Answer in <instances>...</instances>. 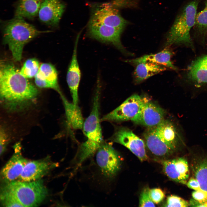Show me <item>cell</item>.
<instances>
[{
	"label": "cell",
	"instance_id": "obj_16",
	"mask_svg": "<svg viewBox=\"0 0 207 207\" xmlns=\"http://www.w3.org/2000/svg\"><path fill=\"white\" fill-rule=\"evenodd\" d=\"M163 170L166 175L175 182L186 184L189 176L187 162L183 158L166 160L162 162Z\"/></svg>",
	"mask_w": 207,
	"mask_h": 207
},
{
	"label": "cell",
	"instance_id": "obj_27",
	"mask_svg": "<svg viewBox=\"0 0 207 207\" xmlns=\"http://www.w3.org/2000/svg\"><path fill=\"white\" fill-rule=\"evenodd\" d=\"M194 26L200 34L205 35L207 33V0L205 2L204 9L196 14Z\"/></svg>",
	"mask_w": 207,
	"mask_h": 207
},
{
	"label": "cell",
	"instance_id": "obj_13",
	"mask_svg": "<svg viewBox=\"0 0 207 207\" xmlns=\"http://www.w3.org/2000/svg\"><path fill=\"white\" fill-rule=\"evenodd\" d=\"M14 148L13 155L3 167L1 172L2 179L6 183L18 178L29 161L22 154L20 143H17Z\"/></svg>",
	"mask_w": 207,
	"mask_h": 207
},
{
	"label": "cell",
	"instance_id": "obj_33",
	"mask_svg": "<svg viewBox=\"0 0 207 207\" xmlns=\"http://www.w3.org/2000/svg\"><path fill=\"white\" fill-rule=\"evenodd\" d=\"M186 185L188 187L194 190L200 189L198 181L194 177L191 178L187 181Z\"/></svg>",
	"mask_w": 207,
	"mask_h": 207
},
{
	"label": "cell",
	"instance_id": "obj_14",
	"mask_svg": "<svg viewBox=\"0 0 207 207\" xmlns=\"http://www.w3.org/2000/svg\"><path fill=\"white\" fill-rule=\"evenodd\" d=\"M177 126L172 122L164 119L154 127L158 136L174 151L184 143L183 133Z\"/></svg>",
	"mask_w": 207,
	"mask_h": 207
},
{
	"label": "cell",
	"instance_id": "obj_10",
	"mask_svg": "<svg viewBox=\"0 0 207 207\" xmlns=\"http://www.w3.org/2000/svg\"><path fill=\"white\" fill-rule=\"evenodd\" d=\"M90 20L122 30L127 23L116 9L107 4L95 6Z\"/></svg>",
	"mask_w": 207,
	"mask_h": 207
},
{
	"label": "cell",
	"instance_id": "obj_26",
	"mask_svg": "<svg viewBox=\"0 0 207 207\" xmlns=\"http://www.w3.org/2000/svg\"><path fill=\"white\" fill-rule=\"evenodd\" d=\"M40 66L37 59L34 58L29 59L24 62L20 72L27 78L34 77L39 70Z\"/></svg>",
	"mask_w": 207,
	"mask_h": 207
},
{
	"label": "cell",
	"instance_id": "obj_11",
	"mask_svg": "<svg viewBox=\"0 0 207 207\" xmlns=\"http://www.w3.org/2000/svg\"><path fill=\"white\" fill-rule=\"evenodd\" d=\"M165 114L163 108L144 100L141 109L131 120L137 124L152 127L157 126L164 120Z\"/></svg>",
	"mask_w": 207,
	"mask_h": 207
},
{
	"label": "cell",
	"instance_id": "obj_25",
	"mask_svg": "<svg viewBox=\"0 0 207 207\" xmlns=\"http://www.w3.org/2000/svg\"><path fill=\"white\" fill-rule=\"evenodd\" d=\"M41 2V0H19L15 16L33 18L38 14Z\"/></svg>",
	"mask_w": 207,
	"mask_h": 207
},
{
	"label": "cell",
	"instance_id": "obj_18",
	"mask_svg": "<svg viewBox=\"0 0 207 207\" xmlns=\"http://www.w3.org/2000/svg\"><path fill=\"white\" fill-rule=\"evenodd\" d=\"M34 78L35 84L38 87L52 89L60 95L62 94L58 84L57 71L51 64L48 63L41 64Z\"/></svg>",
	"mask_w": 207,
	"mask_h": 207
},
{
	"label": "cell",
	"instance_id": "obj_5",
	"mask_svg": "<svg viewBox=\"0 0 207 207\" xmlns=\"http://www.w3.org/2000/svg\"><path fill=\"white\" fill-rule=\"evenodd\" d=\"M97 167L107 180L115 176L119 170L121 161L117 152L110 143L104 142L95 153Z\"/></svg>",
	"mask_w": 207,
	"mask_h": 207
},
{
	"label": "cell",
	"instance_id": "obj_8",
	"mask_svg": "<svg viewBox=\"0 0 207 207\" xmlns=\"http://www.w3.org/2000/svg\"><path fill=\"white\" fill-rule=\"evenodd\" d=\"M109 140L126 147L141 161L148 158L144 142L129 129L123 127L117 128Z\"/></svg>",
	"mask_w": 207,
	"mask_h": 207
},
{
	"label": "cell",
	"instance_id": "obj_23",
	"mask_svg": "<svg viewBox=\"0 0 207 207\" xmlns=\"http://www.w3.org/2000/svg\"><path fill=\"white\" fill-rule=\"evenodd\" d=\"M60 95L68 124L74 129L82 130L84 121L80 108L69 102L62 94Z\"/></svg>",
	"mask_w": 207,
	"mask_h": 207
},
{
	"label": "cell",
	"instance_id": "obj_20",
	"mask_svg": "<svg viewBox=\"0 0 207 207\" xmlns=\"http://www.w3.org/2000/svg\"><path fill=\"white\" fill-rule=\"evenodd\" d=\"M172 55V53L170 50L165 49L156 53L145 55L139 58L129 60L128 62L135 65L141 63L150 62L176 70L177 68L173 64L171 60Z\"/></svg>",
	"mask_w": 207,
	"mask_h": 207
},
{
	"label": "cell",
	"instance_id": "obj_2",
	"mask_svg": "<svg viewBox=\"0 0 207 207\" xmlns=\"http://www.w3.org/2000/svg\"><path fill=\"white\" fill-rule=\"evenodd\" d=\"M3 40L8 46L14 60L20 61L25 45L44 31L38 30L23 18L15 17L3 25Z\"/></svg>",
	"mask_w": 207,
	"mask_h": 207
},
{
	"label": "cell",
	"instance_id": "obj_21",
	"mask_svg": "<svg viewBox=\"0 0 207 207\" xmlns=\"http://www.w3.org/2000/svg\"><path fill=\"white\" fill-rule=\"evenodd\" d=\"M188 78L198 85L207 83V55L194 61L189 67Z\"/></svg>",
	"mask_w": 207,
	"mask_h": 207
},
{
	"label": "cell",
	"instance_id": "obj_4",
	"mask_svg": "<svg viewBox=\"0 0 207 207\" xmlns=\"http://www.w3.org/2000/svg\"><path fill=\"white\" fill-rule=\"evenodd\" d=\"M4 186L23 207L37 206L48 194L47 189L41 179L30 182L15 180L6 183Z\"/></svg>",
	"mask_w": 207,
	"mask_h": 207
},
{
	"label": "cell",
	"instance_id": "obj_7",
	"mask_svg": "<svg viewBox=\"0 0 207 207\" xmlns=\"http://www.w3.org/2000/svg\"><path fill=\"white\" fill-rule=\"evenodd\" d=\"M144 101L139 95H133L117 108L103 116L101 121L119 122L131 120L140 111Z\"/></svg>",
	"mask_w": 207,
	"mask_h": 207
},
{
	"label": "cell",
	"instance_id": "obj_30",
	"mask_svg": "<svg viewBox=\"0 0 207 207\" xmlns=\"http://www.w3.org/2000/svg\"><path fill=\"white\" fill-rule=\"evenodd\" d=\"M149 189L146 188L141 192L139 198V206L140 207H155L154 203L149 194Z\"/></svg>",
	"mask_w": 207,
	"mask_h": 207
},
{
	"label": "cell",
	"instance_id": "obj_24",
	"mask_svg": "<svg viewBox=\"0 0 207 207\" xmlns=\"http://www.w3.org/2000/svg\"><path fill=\"white\" fill-rule=\"evenodd\" d=\"M194 177L198 181L200 189L207 193V158L194 159L190 165Z\"/></svg>",
	"mask_w": 207,
	"mask_h": 207
},
{
	"label": "cell",
	"instance_id": "obj_31",
	"mask_svg": "<svg viewBox=\"0 0 207 207\" xmlns=\"http://www.w3.org/2000/svg\"><path fill=\"white\" fill-rule=\"evenodd\" d=\"M149 194L152 201L156 204L161 202L165 197L164 192L162 189L158 188L149 189Z\"/></svg>",
	"mask_w": 207,
	"mask_h": 207
},
{
	"label": "cell",
	"instance_id": "obj_6",
	"mask_svg": "<svg viewBox=\"0 0 207 207\" xmlns=\"http://www.w3.org/2000/svg\"><path fill=\"white\" fill-rule=\"evenodd\" d=\"M101 85L97 84L90 114L84 121L82 130L89 142L101 145L103 139L99 117Z\"/></svg>",
	"mask_w": 207,
	"mask_h": 207
},
{
	"label": "cell",
	"instance_id": "obj_22",
	"mask_svg": "<svg viewBox=\"0 0 207 207\" xmlns=\"http://www.w3.org/2000/svg\"><path fill=\"white\" fill-rule=\"evenodd\" d=\"M135 65L133 76L136 84H139L167 69L163 66L150 62L141 63Z\"/></svg>",
	"mask_w": 207,
	"mask_h": 207
},
{
	"label": "cell",
	"instance_id": "obj_15",
	"mask_svg": "<svg viewBox=\"0 0 207 207\" xmlns=\"http://www.w3.org/2000/svg\"><path fill=\"white\" fill-rule=\"evenodd\" d=\"M65 8L60 0H42L38 14L39 19L48 26H57Z\"/></svg>",
	"mask_w": 207,
	"mask_h": 207
},
{
	"label": "cell",
	"instance_id": "obj_19",
	"mask_svg": "<svg viewBox=\"0 0 207 207\" xmlns=\"http://www.w3.org/2000/svg\"><path fill=\"white\" fill-rule=\"evenodd\" d=\"M144 137L147 147L154 155L164 156L171 154L174 150L164 142L156 134L154 127L148 128Z\"/></svg>",
	"mask_w": 207,
	"mask_h": 207
},
{
	"label": "cell",
	"instance_id": "obj_12",
	"mask_svg": "<svg viewBox=\"0 0 207 207\" xmlns=\"http://www.w3.org/2000/svg\"><path fill=\"white\" fill-rule=\"evenodd\" d=\"M57 166L49 156L40 160L28 161L19 178V180L26 182L40 179Z\"/></svg>",
	"mask_w": 207,
	"mask_h": 207
},
{
	"label": "cell",
	"instance_id": "obj_32",
	"mask_svg": "<svg viewBox=\"0 0 207 207\" xmlns=\"http://www.w3.org/2000/svg\"><path fill=\"white\" fill-rule=\"evenodd\" d=\"M9 138L4 129L1 128L0 135V154L1 155L4 152L8 143Z\"/></svg>",
	"mask_w": 207,
	"mask_h": 207
},
{
	"label": "cell",
	"instance_id": "obj_9",
	"mask_svg": "<svg viewBox=\"0 0 207 207\" xmlns=\"http://www.w3.org/2000/svg\"><path fill=\"white\" fill-rule=\"evenodd\" d=\"M122 31L91 20L88 26V34L90 37L103 43L112 44L122 52L126 53L120 41Z\"/></svg>",
	"mask_w": 207,
	"mask_h": 207
},
{
	"label": "cell",
	"instance_id": "obj_3",
	"mask_svg": "<svg viewBox=\"0 0 207 207\" xmlns=\"http://www.w3.org/2000/svg\"><path fill=\"white\" fill-rule=\"evenodd\" d=\"M199 2V0H193L183 7L167 34L165 46L180 44H192L190 32L195 24Z\"/></svg>",
	"mask_w": 207,
	"mask_h": 207
},
{
	"label": "cell",
	"instance_id": "obj_29",
	"mask_svg": "<svg viewBox=\"0 0 207 207\" xmlns=\"http://www.w3.org/2000/svg\"><path fill=\"white\" fill-rule=\"evenodd\" d=\"M164 205L166 207H186L189 206V203L178 196L171 195L167 197Z\"/></svg>",
	"mask_w": 207,
	"mask_h": 207
},
{
	"label": "cell",
	"instance_id": "obj_17",
	"mask_svg": "<svg viewBox=\"0 0 207 207\" xmlns=\"http://www.w3.org/2000/svg\"><path fill=\"white\" fill-rule=\"evenodd\" d=\"M80 34L76 37L72 58L66 75V81L75 106H78V89L81 78V73L77 59V47Z\"/></svg>",
	"mask_w": 207,
	"mask_h": 207
},
{
	"label": "cell",
	"instance_id": "obj_28",
	"mask_svg": "<svg viewBox=\"0 0 207 207\" xmlns=\"http://www.w3.org/2000/svg\"><path fill=\"white\" fill-rule=\"evenodd\" d=\"M0 200L4 206H23L14 195L4 186L2 187L1 191Z\"/></svg>",
	"mask_w": 207,
	"mask_h": 207
},
{
	"label": "cell",
	"instance_id": "obj_1",
	"mask_svg": "<svg viewBox=\"0 0 207 207\" xmlns=\"http://www.w3.org/2000/svg\"><path fill=\"white\" fill-rule=\"evenodd\" d=\"M36 87L13 64L2 62L0 68V102L8 110H23L34 100Z\"/></svg>",
	"mask_w": 207,
	"mask_h": 207
}]
</instances>
